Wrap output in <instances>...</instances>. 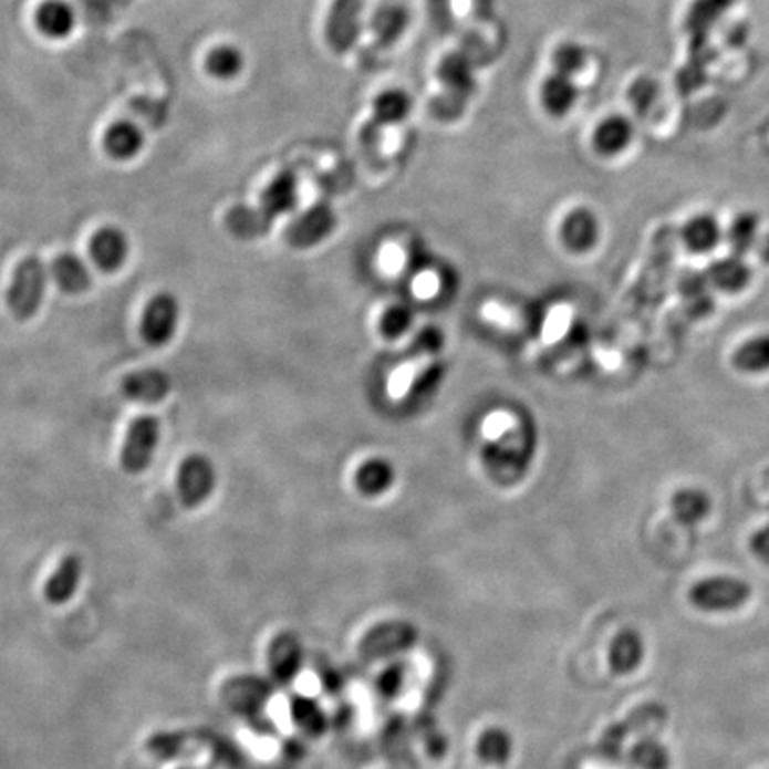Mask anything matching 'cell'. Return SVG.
<instances>
[{"instance_id": "cell-25", "label": "cell", "mask_w": 769, "mask_h": 769, "mask_svg": "<svg viewBox=\"0 0 769 769\" xmlns=\"http://www.w3.org/2000/svg\"><path fill=\"white\" fill-rule=\"evenodd\" d=\"M599 236V224L592 210L575 209L563 221V237L567 245L575 250H586Z\"/></svg>"}, {"instance_id": "cell-24", "label": "cell", "mask_w": 769, "mask_h": 769, "mask_svg": "<svg viewBox=\"0 0 769 769\" xmlns=\"http://www.w3.org/2000/svg\"><path fill=\"white\" fill-rule=\"evenodd\" d=\"M406 28H408V11L403 6H382L380 10L374 11L373 20H371L374 37L383 45L397 42Z\"/></svg>"}, {"instance_id": "cell-15", "label": "cell", "mask_w": 769, "mask_h": 769, "mask_svg": "<svg viewBox=\"0 0 769 769\" xmlns=\"http://www.w3.org/2000/svg\"><path fill=\"white\" fill-rule=\"evenodd\" d=\"M51 274L58 288L66 294H83L92 285V271L75 253H61L55 257Z\"/></svg>"}, {"instance_id": "cell-14", "label": "cell", "mask_w": 769, "mask_h": 769, "mask_svg": "<svg viewBox=\"0 0 769 769\" xmlns=\"http://www.w3.org/2000/svg\"><path fill=\"white\" fill-rule=\"evenodd\" d=\"M127 399L142 405H157L168 396L172 391V382L168 374L159 370L136 371L128 374L122 383Z\"/></svg>"}, {"instance_id": "cell-30", "label": "cell", "mask_w": 769, "mask_h": 769, "mask_svg": "<svg viewBox=\"0 0 769 769\" xmlns=\"http://www.w3.org/2000/svg\"><path fill=\"white\" fill-rule=\"evenodd\" d=\"M734 0H697L689 11L687 28L693 31H702L704 25L718 22L725 11L730 10Z\"/></svg>"}, {"instance_id": "cell-26", "label": "cell", "mask_w": 769, "mask_h": 769, "mask_svg": "<svg viewBox=\"0 0 769 769\" xmlns=\"http://www.w3.org/2000/svg\"><path fill=\"white\" fill-rule=\"evenodd\" d=\"M206 69L218 81H232L245 69V54L233 45L216 46L207 55Z\"/></svg>"}, {"instance_id": "cell-19", "label": "cell", "mask_w": 769, "mask_h": 769, "mask_svg": "<svg viewBox=\"0 0 769 769\" xmlns=\"http://www.w3.org/2000/svg\"><path fill=\"white\" fill-rule=\"evenodd\" d=\"M732 365L739 373L759 376L769 373V332L751 335L732 353Z\"/></svg>"}, {"instance_id": "cell-12", "label": "cell", "mask_w": 769, "mask_h": 769, "mask_svg": "<svg viewBox=\"0 0 769 769\" xmlns=\"http://www.w3.org/2000/svg\"><path fill=\"white\" fill-rule=\"evenodd\" d=\"M298 200H300V183H298L297 174L291 169H283L260 195V209L264 210L269 218L274 219L297 209Z\"/></svg>"}, {"instance_id": "cell-9", "label": "cell", "mask_w": 769, "mask_h": 769, "mask_svg": "<svg viewBox=\"0 0 769 769\" xmlns=\"http://www.w3.org/2000/svg\"><path fill=\"white\" fill-rule=\"evenodd\" d=\"M333 224L335 219L332 209L324 204H318L289 225V242L297 248L314 247L332 232Z\"/></svg>"}, {"instance_id": "cell-22", "label": "cell", "mask_w": 769, "mask_h": 769, "mask_svg": "<svg viewBox=\"0 0 769 769\" xmlns=\"http://www.w3.org/2000/svg\"><path fill=\"white\" fill-rule=\"evenodd\" d=\"M414 628L411 625L388 624L376 628L365 637L364 652L367 657H382L383 654L403 651L414 643Z\"/></svg>"}, {"instance_id": "cell-35", "label": "cell", "mask_w": 769, "mask_h": 769, "mask_svg": "<svg viewBox=\"0 0 769 769\" xmlns=\"http://www.w3.org/2000/svg\"><path fill=\"white\" fill-rule=\"evenodd\" d=\"M628 96H631V102H633L634 107H636L640 113H645L657 98V84L652 83L648 79H640V81H636L633 87H631Z\"/></svg>"}, {"instance_id": "cell-37", "label": "cell", "mask_w": 769, "mask_h": 769, "mask_svg": "<svg viewBox=\"0 0 769 769\" xmlns=\"http://www.w3.org/2000/svg\"><path fill=\"white\" fill-rule=\"evenodd\" d=\"M757 250H759L760 260L769 264V233L768 236L760 237Z\"/></svg>"}, {"instance_id": "cell-36", "label": "cell", "mask_w": 769, "mask_h": 769, "mask_svg": "<svg viewBox=\"0 0 769 769\" xmlns=\"http://www.w3.org/2000/svg\"><path fill=\"white\" fill-rule=\"evenodd\" d=\"M399 684L401 672L397 668L388 669V672H385L382 678H380V687H382V692L387 693V695H392V693L396 692Z\"/></svg>"}, {"instance_id": "cell-27", "label": "cell", "mask_w": 769, "mask_h": 769, "mask_svg": "<svg viewBox=\"0 0 769 769\" xmlns=\"http://www.w3.org/2000/svg\"><path fill=\"white\" fill-rule=\"evenodd\" d=\"M610 659L611 665L619 674L633 672L643 659L642 637L637 636L633 631H627V633L616 636L615 642L611 645Z\"/></svg>"}, {"instance_id": "cell-16", "label": "cell", "mask_w": 769, "mask_h": 769, "mask_svg": "<svg viewBox=\"0 0 769 769\" xmlns=\"http://www.w3.org/2000/svg\"><path fill=\"white\" fill-rule=\"evenodd\" d=\"M37 25L43 37L64 40L75 29V11L64 0H45L38 8Z\"/></svg>"}, {"instance_id": "cell-6", "label": "cell", "mask_w": 769, "mask_h": 769, "mask_svg": "<svg viewBox=\"0 0 769 769\" xmlns=\"http://www.w3.org/2000/svg\"><path fill=\"white\" fill-rule=\"evenodd\" d=\"M218 472L206 455H189L177 472V492L187 508H198L216 490Z\"/></svg>"}, {"instance_id": "cell-4", "label": "cell", "mask_w": 769, "mask_h": 769, "mask_svg": "<svg viewBox=\"0 0 769 769\" xmlns=\"http://www.w3.org/2000/svg\"><path fill=\"white\" fill-rule=\"evenodd\" d=\"M159 441V420L150 417V415L137 417L136 420H133V424L128 426L124 447H122V455H119V461H122L125 472H145L150 467L152 461H154Z\"/></svg>"}, {"instance_id": "cell-18", "label": "cell", "mask_w": 769, "mask_h": 769, "mask_svg": "<svg viewBox=\"0 0 769 769\" xmlns=\"http://www.w3.org/2000/svg\"><path fill=\"white\" fill-rule=\"evenodd\" d=\"M105 152L116 160H131L145 146V134L133 122L122 119L107 128L104 136Z\"/></svg>"}, {"instance_id": "cell-29", "label": "cell", "mask_w": 769, "mask_h": 769, "mask_svg": "<svg viewBox=\"0 0 769 769\" xmlns=\"http://www.w3.org/2000/svg\"><path fill=\"white\" fill-rule=\"evenodd\" d=\"M552 72L578 77L579 73L586 69L588 52L584 45L578 42H563L554 46L551 54Z\"/></svg>"}, {"instance_id": "cell-33", "label": "cell", "mask_w": 769, "mask_h": 769, "mask_svg": "<svg viewBox=\"0 0 769 769\" xmlns=\"http://www.w3.org/2000/svg\"><path fill=\"white\" fill-rule=\"evenodd\" d=\"M510 751V742L502 732H488L479 742V754L490 762H502Z\"/></svg>"}, {"instance_id": "cell-31", "label": "cell", "mask_w": 769, "mask_h": 769, "mask_svg": "<svg viewBox=\"0 0 769 769\" xmlns=\"http://www.w3.org/2000/svg\"><path fill=\"white\" fill-rule=\"evenodd\" d=\"M633 760L643 769H668L669 756L659 742L645 739L633 748Z\"/></svg>"}, {"instance_id": "cell-7", "label": "cell", "mask_w": 769, "mask_h": 769, "mask_svg": "<svg viewBox=\"0 0 769 769\" xmlns=\"http://www.w3.org/2000/svg\"><path fill=\"white\" fill-rule=\"evenodd\" d=\"M131 242L124 230L118 227H104L90 241V256L93 264L104 271L114 273L127 262Z\"/></svg>"}, {"instance_id": "cell-8", "label": "cell", "mask_w": 769, "mask_h": 769, "mask_svg": "<svg viewBox=\"0 0 769 769\" xmlns=\"http://www.w3.org/2000/svg\"><path fill=\"white\" fill-rule=\"evenodd\" d=\"M634 139V124L624 114H611L593 128L592 146L602 157H619Z\"/></svg>"}, {"instance_id": "cell-5", "label": "cell", "mask_w": 769, "mask_h": 769, "mask_svg": "<svg viewBox=\"0 0 769 769\" xmlns=\"http://www.w3.org/2000/svg\"><path fill=\"white\" fill-rule=\"evenodd\" d=\"M180 323V303L172 292L155 294L142 315V337L152 347H163L174 341Z\"/></svg>"}, {"instance_id": "cell-20", "label": "cell", "mask_w": 769, "mask_h": 769, "mask_svg": "<svg viewBox=\"0 0 769 769\" xmlns=\"http://www.w3.org/2000/svg\"><path fill=\"white\" fill-rule=\"evenodd\" d=\"M713 499L706 490L697 487L680 488L672 497V511L684 526H697L709 517Z\"/></svg>"}, {"instance_id": "cell-21", "label": "cell", "mask_w": 769, "mask_h": 769, "mask_svg": "<svg viewBox=\"0 0 769 769\" xmlns=\"http://www.w3.org/2000/svg\"><path fill=\"white\" fill-rule=\"evenodd\" d=\"M412 107H414V101L408 92L401 87H391L376 95L371 111L376 124L388 127V125L403 124L411 116Z\"/></svg>"}, {"instance_id": "cell-13", "label": "cell", "mask_w": 769, "mask_h": 769, "mask_svg": "<svg viewBox=\"0 0 769 769\" xmlns=\"http://www.w3.org/2000/svg\"><path fill=\"white\" fill-rule=\"evenodd\" d=\"M706 277L710 288L718 289L725 294H739L747 291L750 285L751 268L745 257L730 253L728 257L715 260L707 268Z\"/></svg>"}, {"instance_id": "cell-11", "label": "cell", "mask_w": 769, "mask_h": 769, "mask_svg": "<svg viewBox=\"0 0 769 769\" xmlns=\"http://www.w3.org/2000/svg\"><path fill=\"white\" fill-rule=\"evenodd\" d=\"M680 236L687 251H692L695 256H707L724 241L725 228L715 215L700 212L687 219Z\"/></svg>"}, {"instance_id": "cell-34", "label": "cell", "mask_w": 769, "mask_h": 769, "mask_svg": "<svg viewBox=\"0 0 769 769\" xmlns=\"http://www.w3.org/2000/svg\"><path fill=\"white\" fill-rule=\"evenodd\" d=\"M294 716H297L298 724L305 730H309L310 734L321 732L324 728L323 715H321V710L312 702L298 700L294 704Z\"/></svg>"}, {"instance_id": "cell-1", "label": "cell", "mask_w": 769, "mask_h": 769, "mask_svg": "<svg viewBox=\"0 0 769 769\" xmlns=\"http://www.w3.org/2000/svg\"><path fill=\"white\" fill-rule=\"evenodd\" d=\"M49 269L37 256L23 259L14 268L10 289L6 294L11 315L19 321H29L37 315L45 298Z\"/></svg>"}, {"instance_id": "cell-10", "label": "cell", "mask_w": 769, "mask_h": 769, "mask_svg": "<svg viewBox=\"0 0 769 769\" xmlns=\"http://www.w3.org/2000/svg\"><path fill=\"white\" fill-rule=\"evenodd\" d=\"M578 83L574 77L552 72L540 84V104L552 118H564L574 111L579 102Z\"/></svg>"}, {"instance_id": "cell-32", "label": "cell", "mask_w": 769, "mask_h": 769, "mask_svg": "<svg viewBox=\"0 0 769 769\" xmlns=\"http://www.w3.org/2000/svg\"><path fill=\"white\" fill-rule=\"evenodd\" d=\"M298 663H300V648L297 642L291 637H282L278 640L273 648V666L280 677H291L297 672Z\"/></svg>"}, {"instance_id": "cell-28", "label": "cell", "mask_w": 769, "mask_h": 769, "mask_svg": "<svg viewBox=\"0 0 769 769\" xmlns=\"http://www.w3.org/2000/svg\"><path fill=\"white\" fill-rule=\"evenodd\" d=\"M81 569L83 567H81V560H79L77 555H69L60 564V569L55 570L51 581H49V586H46L49 599L54 602L66 601L75 592V588H77Z\"/></svg>"}, {"instance_id": "cell-3", "label": "cell", "mask_w": 769, "mask_h": 769, "mask_svg": "<svg viewBox=\"0 0 769 769\" xmlns=\"http://www.w3.org/2000/svg\"><path fill=\"white\" fill-rule=\"evenodd\" d=\"M365 0H333L330 6L324 38L337 54L351 51L364 32Z\"/></svg>"}, {"instance_id": "cell-17", "label": "cell", "mask_w": 769, "mask_h": 769, "mask_svg": "<svg viewBox=\"0 0 769 769\" xmlns=\"http://www.w3.org/2000/svg\"><path fill=\"white\" fill-rule=\"evenodd\" d=\"M225 221H227L228 232L233 237L241 241H253L264 237L271 230L274 219L269 218L260 207L257 209L250 206H236L228 210Z\"/></svg>"}, {"instance_id": "cell-23", "label": "cell", "mask_w": 769, "mask_h": 769, "mask_svg": "<svg viewBox=\"0 0 769 769\" xmlns=\"http://www.w3.org/2000/svg\"><path fill=\"white\" fill-rule=\"evenodd\" d=\"M760 239V218L756 212H739L725 230V241L734 256L745 257L756 250Z\"/></svg>"}, {"instance_id": "cell-2", "label": "cell", "mask_w": 769, "mask_h": 769, "mask_svg": "<svg viewBox=\"0 0 769 769\" xmlns=\"http://www.w3.org/2000/svg\"><path fill=\"white\" fill-rule=\"evenodd\" d=\"M750 584L732 575L700 579L689 590V602L702 611L738 610L750 601Z\"/></svg>"}]
</instances>
